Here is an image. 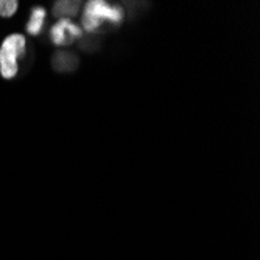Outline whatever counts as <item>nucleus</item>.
<instances>
[{"label":"nucleus","mask_w":260,"mask_h":260,"mask_svg":"<svg viewBox=\"0 0 260 260\" xmlns=\"http://www.w3.org/2000/svg\"><path fill=\"white\" fill-rule=\"evenodd\" d=\"M25 55V38L22 35L8 36L0 49V75L11 80L17 75V59Z\"/></svg>","instance_id":"1"},{"label":"nucleus","mask_w":260,"mask_h":260,"mask_svg":"<svg viewBox=\"0 0 260 260\" xmlns=\"http://www.w3.org/2000/svg\"><path fill=\"white\" fill-rule=\"evenodd\" d=\"M123 19V10L119 7H109L102 0H92L84 8L83 25L87 31H95L105 20L112 23H120Z\"/></svg>","instance_id":"2"},{"label":"nucleus","mask_w":260,"mask_h":260,"mask_svg":"<svg viewBox=\"0 0 260 260\" xmlns=\"http://www.w3.org/2000/svg\"><path fill=\"white\" fill-rule=\"evenodd\" d=\"M80 36H81V30L69 19H61L52 28V39L56 45L70 44L72 39L80 38Z\"/></svg>","instance_id":"3"},{"label":"nucleus","mask_w":260,"mask_h":260,"mask_svg":"<svg viewBox=\"0 0 260 260\" xmlns=\"http://www.w3.org/2000/svg\"><path fill=\"white\" fill-rule=\"evenodd\" d=\"M44 22H45V10H44L42 7H36V8H33V11H31V17H30V22H28V25H27V31H28V35H31V36L39 35V31L42 30Z\"/></svg>","instance_id":"4"},{"label":"nucleus","mask_w":260,"mask_h":260,"mask_svg":"<svg viewBox=\"0 0 260 260\" xmlns=\"http://www.w3.org/2000/svg\"><path fill=\"white\" fill-rule=\"evenodd\" d=\"M80 10V4L78 2H56L53 13L58 17L62 19H69L70 16H75Z\"/></svg>","instance_id":"5"},{"label":"nucleus","mask_w":260,"mask_h":260,"mask_svg":"<svg viewBox=\"0 0 260 260\" xmlns=\"http://www.w3.org/2000/svg\"><path fill=\"white\" fill-rule=\"evenodd\" d=\"M17 2L16 0H0V16L10 17L17 11Z\"/></svg>","instance_id":"6"}]
</instances>
